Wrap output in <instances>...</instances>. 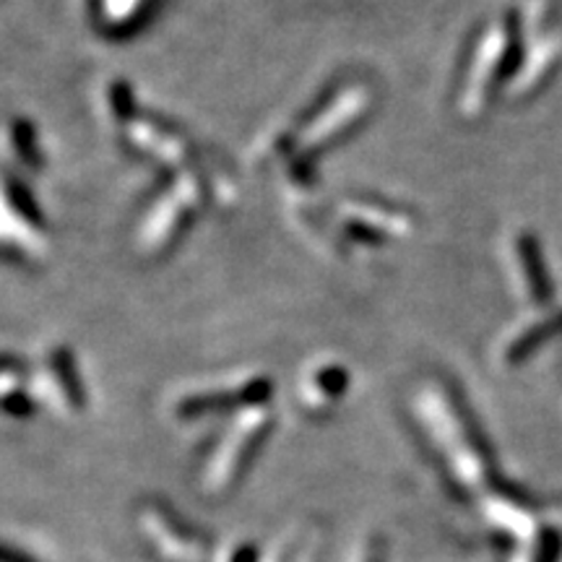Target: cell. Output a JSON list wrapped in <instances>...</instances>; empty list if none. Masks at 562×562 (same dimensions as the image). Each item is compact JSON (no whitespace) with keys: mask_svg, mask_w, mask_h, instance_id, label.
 Here are the masks:
<instances>
[{"mask_svg":"<svg viewBox=\"0 0 562 562\" xmlns=\"http://www.w3.org/2000/svg\"><path fill=\"white\" fill-rule=\"evenodd\" d=\"M420 422L448 493L461 502H480L495 489V469L480 427L443 391H424Z\"/></svg>","mask_w":562,"mask_h":562,"instance_id":"6da1fadb","label":"cell"},{"mask_svg":"<svg viewBox=\"0 0 562 562\" xmlns=\"http://www.w3.org/2000/svg\"><path fill=\"white\" fill-rule=\"evenodd\" d=\"M271 424L273 414L266 404H253V407L238 411V417L230 422L227 433L221 435V440L214 446L204 461V469H201L199 487L208 502L230 498L240 487L253 459L264 446L266 435L271 433Z\"/></svg>","mask_w":562,"mask_h":562,"instance_id":"7a4b0ae2","label":"cell"},{"mask_svg":"<svg viewBox=\"0 0 562 562\" xmlns=\"http://www.w3.org/2000/svg\"><path fill=\"white\" fill-rule=\"evenodd\" d=\"M133 532L154 562H208V534L162 498H143L133 511Z\"/></svg>","mask_w":562,"mask_h":562,"instance_id":"3957f363","label":"cell"},{"mask_svg":"<svg viewBox=\"0 0 562 562\" xmlns=\"http://www.w3.org/2000/svg\"><path fill=\"white\" fill-rule=\"evenodd\" d=\"M560 552V534L552 526H541L532 539L513 547L508 562H554Z\"/></svg>","mask_w":562,"mask_h":562,"instance_id":"277c9868","label":"cell"},{"mask_svg":"<svg viewBox=\"0 0 562 562\" xmlns=\"http://www.w3.org/2000/svg\"><path fill=\"white\" fill-rule=\"evenodd\" d=\"M266 547L253 537H232L214 547L208 562H264Z\"/></svg>","mask_w":562,"mask_h":562,"instance_id":"5b68a950","label":"cell"},{"mask_svg":"<svg viewBox=\"0 0 562 562\" xmlns=\"http://www.w3.org/2000/svg\"><path fill=\"white\" fill-rule=\"evenodd\" d=\"M325 539H329V532H325L323 524H310L303 528V539H299V547L294 552L292 562H323Z\"/></svg>","mask_w":562,"mask_h":562,"instance_id":"8992f818","label":"cell"},{"mask_svg":"<svg viewBox=\"0 0 562 562\" xmlns=\"http://www.w3.org/2000/svg\"><path fill=\"white\" fill-rule=\"evenodd\" d=\"M346 562H388V541L381 532H368L346 554Z\"/></svg>","mask_w":562,"mask_h":562,"instance_id":"52a82bcc","label":"cell"},{"mask_svg":"<svg viewBox=\"0 0 562 562\" xmlns=\"http://www.w3.org/2000/svg\"><path fill=\"white\" fill-rule=\"evenodd\" d=\"M299 539H303V528H294V532L290 528V532H284L266 547L264 562H292L294 552H297L299 547Z\"/></svg>","mask_w":562,"mask_h":562,"instance_id":"ba28073f","label":"cell"},{"mask_svg":"<svg viewBox=\"0 0 562 562\" xmlns=\"http://www.w3.org/2000/svg\"><path fill=\"white\" fill-rule=\"evenodd\" d=\"M3 562H39V558H35L29 550L24 547L13 545V541H5L3 545Z\"/></svg>","mask_w":562,"mask_h":562,"instance_id":"9c48e42d","label":"cell"}]
</instances>
